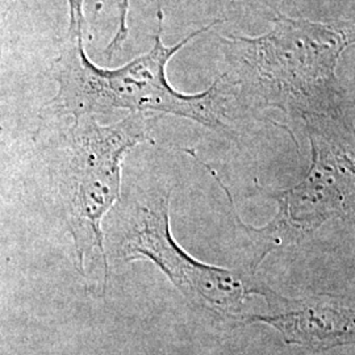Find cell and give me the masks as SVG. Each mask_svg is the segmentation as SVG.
<instances>
[{
  "instance_id": "6da1fadb",
  "label": "cell",
  "mask_w": 355,
  "mask_h": 355,
  "mask_svg": "<svg viewBox=\"0 0 355 355\" xmlns=\"http://www.w3.org/2000/svg\"><path fill=\"white\" fill-rule=\"evenodd\" d=\"M158 6V28L152 51L124 66L103 69L92 64L85 49L83 37H71L53 61L51 76L58 85L55 98L49 103L51 114H70L76 119L112 110H129L130 114H175L212 130L225 132L227 92L223 78L203 92L187 95L174 89L166 76L170 60L193 38L215 28L223 20L193 31L175 45L164 42V10Z\"/></svg>"
},
{
  "instance_id": "7a4b0ae2",
  "label": "cell",
  "mask_w": 355,
  "mask_h": 355,
  "mask_svg": "<svg viewBox=\"0 0 355 355\" xmlns=\"http://www.w3.org/2000/svg\"><path fill=\"white\" fill-rule=\"evenodd\" d=\"M242 92L262 107L302 119L341 117L343 91L336 66L353 41L349 26H330L279 15L259 37L224 38Z\"/></svg>"
},
{
  "instance_id": "3957f363",
  "label": "cell",
  "mask_w": 355,
  "mask_h": 355,
  "mask_svg": "<svg viewBox=\"0 0 355 355\" xmlns=\"http://www.w3.org/2000/svg\"><path fill=\"white\" fill-rule=\"evenodd\" d=\"M303 120L312 145V164L304 180L274 195L279 209L263 228L248 227L234 214L237 225L258 243L250 265L253 272L271 250L296 243L330 218L343 217L353 211V137L343 128L340 117L312 116Z\"/></svg>"
},
{
  "instance_id": "277c9868",
  "label": "cell",
  "mask_w": 355,
  "mask_h": 355,
  "mask_svg": "<svg viewBox=\"0 0 355 355\" xmlns=\"http://www.w3.org/2000/svg\"><path fill=\"white\" fill-rule=\"evenodd\" d=\"M149 124L146 114H130L108 127L83 116L76 119L67 133L69 207L80 263L85 254L98 248L107 265L101 229L103 216L120 198L124 157L139 144L152 141Z\"/></svg>"
},
{
  "instance_id": "5b68a950",
  "label": "cell",
  "mask_w": 355,
  "mask_h": 355,
  "mask_svg": "<svg viewBox=\"0 0 355 355\" xmlns=\"http://www.w3.org/2000/svg\"><path fill=\"white\" fill-rule=\"evenodd\" d=\"M170 192L148 198L136 207L121 253L127 261L148 258L191 300L232 316L252 293L263 296L268 287L242 272L209 266L186 253L170 232Z\"/></svg>"
},
{
  "instance_id": "8992f818",
  "label": "cell",
  "mask_w": 355,
  "mask_h": 355,
  "mask_svg": "<svg viewBox=\"0 0 355 355\" xmlns=\"http://www.w3.org/2000/svg\"><path fill=\"white\" fill-rule=\"evenodd\" d=\"M278 312L265 316H237L243 321H261L275 327L286 343L328 349L349 343L354 336V308L343 304L340 296L318 295L303 300L283 297L287 309L280 304L279 295L268 288L263 296Z\"/></svg>"
},
{
  "instance_id": "52a82bcc",
  "label": "cell",
  "mask_w": 355,
  "mask_h": 355,
  "mask_svg": "<svg viewBox=\"0 0 355 355\" xmlns=\"http://www.w3.org/2000/svg\"><path fill=\"white\" fill-rule=\"evenodd\" d=\"M69 4V35L71 37H83L86 32V17L83 12L85 0H67Z\"/></svg>"
},
{
  "instance_id": "ba28073f",
  "label": "cell",
  "mask_w": 355,
  "mask_h": 355,
  "mask_svg": "<svg viewBox=\"0 0 355 355\" xmlns=\"http://www.w3.org/2000/svg\"><path fill=\"white\" fill-rule=\"evenodd\" d=\"M127 1H128V0H127Z\"/></svg>"
}]
</instances>
